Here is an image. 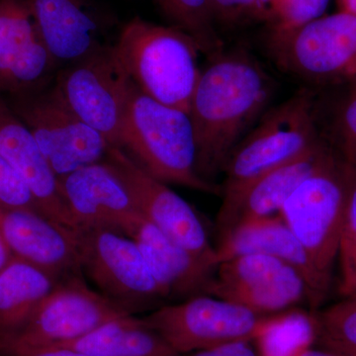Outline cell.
Returning a JSON list of instances; mask_svg holds the SVG:
<instances>
[{"label": "cell", "instance_id": "obj_6", "mask_svg": "<svg viewBox=\"0 0 356 356\" xmlns=\"http://www.w3.org/2000/svg\"><path fill=\"white\" fill-rule=\"evenodd\" d=\"M267 50L274 64L311 84L356 79V15L337 11L287 31H269Z\"/></svg>", "mask_w": 356, "mask_h": 356}, {"label": "cell", "instance_id": "obj_12", "mask_svg": "<svg viewBox=\"0 0 356 356\" xmlns=\"http://www.w3.org/2000/svg\"><path fill=\"white\" fill-rule=\"evenodd\" d=\"M208 295L259 314L275 315L314 306L310 288L297 269L259 254L238 255L218 264Z\"/></svg>", "mask_w": 356, "mask_h": 356}, {"label": "cell", "instance_id": "obj_35", "mask_svg": "<svg viewBox=\"0 0 356 356\" xmlns=\"http://www.w3.org/2000/svg\"><path fill=\"white\" fill-rule=\"evenodd\" d=\"M298 356H343L325 348H316L314 346L302 351Z\"/></svg>", "mask_w": 356, "mask_h": 356}, {"label": "cell", "instance_id": "obj_18", "mask_svg": "<svg viewBox=\"0 0 356 356\" xmlns=\"http://www.w3.org/2000/svg\"><path fill=\"white\" fill-rule=\"evenodd\" d=\"M0 156L22 178L38 204L40 212L70 232L76 231L58 177L46 161L27 126L0 96Z\"/></svg>", "mask_w": 356, "mask_h": 356}, {"label": "cell", "instance_id": "obj_26", "mask_svg": "<svg viewBox=\"0 0 356 356\" xmlns=\"http://www.w3.org/2000/svg\"><path fill=\"white\" fill-rule=\"evenodd\" d=\"M318 343L339 355L356 353V294L316 315Z\"/></svg>", "mask_w": 356, "mask_h": 356}, {"label": "cell", "instance_id": "obj_36", "mask_svg": "<svg viewBox=\"0 0 356 356\" xmlns=\"http://www.w3.org/2000/svg\"><path fill=\"white\" fill-rule=\"evenodd\" d=\"M339 11L356 15V0H337Z\"/></svg>", "mask_w": 356, "mask_h": 356}, {"label": "cell", "instance_id": "obj_5", "mask_svg": "<svg viewBox=\"0 0 356 356\" xmlns=\"http://www.w3.org/2000/svg\"><path fill=\"white\" fill-rule=\"evenodd\" d=\"M350 173V163L330 145L280 214L318 273L330 282L343 236Z\"/></svg>", "mask_w": 356, "mask_h": 356}, {"label": "cell", "instance_id": "obj_21", "mask_svg": "<svg viewBox=\"0 0 356 356\" xmlns=\"http://www.w3.org/2000/svg\"><path fill=\"white\" fill-rule=\"evenodd\" d=\"M139 247L165 300L208 294L217 266L180 247L144 220L130 236Z\"/></svg>", "mask_w": 356, "mask_h": 356}, {"label": "cell", "instance_id": "obj_24", "mask_svg": "<svg viewBox=\"0 0 356 356\" xmlns=\"http://www.w3.org/2000/svg\"><path fill=\"white\" fill-rule=\"evenodd\" d=\"M317 341L316 315L296 308L276 314L254 344L259 356H298Z\"/></svg>", "mask_w": 356, "mask_h": 356}, {"label": "cell", "instance_id": "obj_22", "mask_svg": "<svg viewBox=\"0 0 356 356\" xmlns=\"http://www.w3.org/2000/svg\"><path fill=\"white\" fill-rule=\"evenodd\" d=\"M67 348L89 356L179 355L144 318L134 315L116 318L74 341L46 348Z\"/></svg>", "mask_w": 356, "mask_h": 356}, {"label": "cell", "instance_id": "obj_25", "mask_svg": "<svg viewBox=\"0 0 356 356\" xmlns=\"http://www.w3.org/2000/svg\"><path fill=\"white\" fill-rule=\"evenodd\" d=\"M173 27L188 35L208 58L224 50L209 0H156Z\"/></svg>", "mask_w": 356, "mask_h": 356}, {"label": "cell", "instance_id": "obj_13", "mask_svg": "<svg viewBox=\"0 0 356 356\" xmlns=\"http://www.w3.org/2000/svg\"><path fill=\"white\" fill-rule=\"evenodd\" d=\"M102 161L120 180L145 220L191 254L218 266L216 248L191 204L143 170L120 147H110Z\"/></svg>", "mask_w": 356, "mask_h": 356}, {"label": "cell", "instance_id": "obj_31", "mask_svg": "<svg viewBox=\"0 0 356 356\" xmlns=\"http://www.w3.org/2000/svg\"><path fill=\"white\" fill-rule=\"evenodd\" d=\"M0 207L40 213L38 204L22 178L0 156ZM42 215V214H41Z\"/></svg>", "mask_w": 356, "mask_h": 356}, {"label": "cell", "instance_id": "obj_17", "mask_svg": "<svg viewBox=\"0 0 356 356\" xmlns=\"http://www.w3.org/2000/svg\"><path fill=\"white\" fill-rule=\"evenodd\" d=\"M40 36L57 65L109 46L108 21L91 0H28Z\"/></svg>", "mask_w": 356, "mask_h": 356}, {"label": "cell", "instance_id": "obj_9", "mask_svg": "<svg viewBox=\"0 0 356 356\" xmlns=\"http://www.w3.org/2000/svg\"><path fill=\"white\" fill-rule=\"evenodd\" d=\"M11 108L29 129L58 177L102 163L112 147L67 106L55 86L15 96Z\"/></svg>", "mask_w": 356, "mask_h": 356}, {"label": "cell", "instance_id": "obj_1", "mask_svg": "<svg viewBox=\"0 0 356 356\" xmlns=\"http://www.w3.org/2000/svg\"><path fill=\"white\" fill-rule=\"evenodd\" d=\"M189 105L197 149V170L206 181L215 177L240 140L270 108L276 81L243 48L208 58Z\"/></svg>", "mask_w": 356, "mask_h": 356}, {"label": "cell", "instance_id": "obj_33", "mask_svg": "<svg viewBox=\"0 0 356 356\" xmlns=\"http://www.w3.org/2000/svg\"><path fill=\"white\" fill-rule=\"evenodd\" d=\"M16 356H89L84 353H79L67 348H42V350H36L27 351V353H21Z\"/></svg>", "mask_w": 356, "mask_h": 356}, {"label": "cell", "instance_id": "obj_19", "mask_svg": "<svg viewBox=\"0 0 356 356\" xmlns=\"http://www.w3.org/2000/svg\"><path fill=\"white\" fill-rule=\"evenodd\" d=\"M218 264L238 255L259 254L286 262L299 271L313 296L314 307L322 303L331 282L314 266L305 248L280 215L236 225L220 234L216 245Z\"/></svg>", "mask_w": 356, "mask_h": 356}, {"label": "cell", "instance_id": "obj_23", "mask_svg": "<svg viewBox=\"0 0 356 356\" xmlns=\"http://www.w3.org/2000/svg\"><path fill=\"white\" fill-rule=\"evenodd\" d=\"M56 284L44 271L13 257L0 271V339L19 331Z\"/></svg>", "mask_w": 356, "mask_h": 356}, {"label": "cell", "instance_id": "obj_30", "mask_svg": "<svg viewBox=\"0 0 356 356\" xmlns=\"http://www.w3.org/2000/svg\"><path fill=\"white\" fill-rule=\"evenodd\" d=\"M216 22L238 27L270 21L268 6L264 0H209Z\"/></svg>", "mask_w": 356, "mask_h": 356}, {"label": "cell", "instance_id": "obj_28", "mask_svg": "<svg viewBox=\"0 0 356 356\" xmlns=\"http://www.w3.org/2000/svg\"><path fill=\"white\" fill-rule=\"evenodd\" d=\"M329 143L344 161L356 168V79L337 102L329 127Z\"/></svg>", "mask_w": 356, "mask_h": 356}, {"label": "cell", "instance_id": "obj_8", "mask_svg": "<svg viewBox=\"0 0 356 356\" xmlns=\"http://www.w3.org/2000/svg\"><path fill=\"white\" fill-rule=\"evenodd\" d=\"M275 315H259L233 302L202 294L159 307L144 320L177 355H186L254 341Z\"/></svg>", "mask_w": 356, "mask_h": 356}, {"label": "cell", "instance_id": "obj_34", "mask_svg": "<svg viewBox=\"0 0 356 356\" xmlns=\"http://www.w3.org/2000/svg\"><path fill=\"white\" fill-rule=\"evenodd\" d=\"M13 259V255L11 254L9 248L7 247L6 241H4L1 232H0V271L6 268Z\"/></svg>", "mask_w": 356, "mask_h": 356}, {"label": "cell", "instance_id": "obj_7", "mask_svg": "<svg viewBox=\"0 0 356 356\" xmlns=\"http://www.w3.org/2000/svg\"><path fill=\"white\" fill-rule=\"evenodd\" d=\"M127 307L95 291L81 274L58 281L22 327L0 339V356H16L74 341L116 318Z\"/></svg>", "mask_w": 356, "mask_h": 356}, {"label": "cell", "instance_id": "obj_14", "mask_svg": "<svg viewBox=\"0 0 356 356\" xmlns=\"http://www.w3.org/2000/svg\"><path fill=\"white\" fill-rule=\"evenodd\" d=\"M58 182L76 229H111L130 238L145 220L103 161L58 177Z\"/></svg>", "mask_w": 356, "mask_h": 356}, {"label": "cell", "instance_id": "obj_11", "mask_svg": "<svg viewBox=\"0 0 356 356\" xmlns=\"http://www.w3.org/2000/svg\"><path fill=\"white\" fill-rule=\"evenodd\" d=\"M81 270L104 296L133 313L163 301L137 243L120 232L77 228L74 232Z\"/></svg>", "mask_w": 356, "mask_h": 356}, {"label": "cell", "instance_id": "obj_20", "mask_svg": "<svg viewBox=\"0 0 356 356\" xmlns=\"http://www.w3.org/2000/svg\"><path fill=\"white\" fill-rule=\"evenodd\" d=\"M329 146L324 139L308 153L257 178L238 193L222 198L217 219L219 233L241 222L280 215L287 199L318 165Z\"/></svg>", "mask_w": 356, "mask_h": 356}, {"label": "cell", "instance_id": "obj_29", "mask_svg": "<svg viewBox=\"0 0 356 356\" xmlns=\"http://www.w3.org/2000/svg\"><path fill=\"white\" fill-rule=\"evenodd\" d=\"M331 0H268L269 31L294 29L324 15Z\"/></svg>", "mask_w": 356, "mask_h": 356}, {"label": "cell", "instance_id": "obj_10", "mask_svg": "<svg viewBox=\"0 0 356 356\" xmlns=\"http://www.w3.org/2000/svg\"><path fill=\"white\" fill-rule=\"evenodd\" d=\"M54 86L84 123L117 147L135 83L117 57L113 44L65 65Z\"/></svg>", "mask_w": 356, "mask_h": 356}, {"label": "cell", "instance_id": "obj_32", "mask_svg": "<svg viewBox=\"0 0 356 356\" xmlns=\"http://www.w3.org/2000/svg\"><path fill=\"white\" fill-rule=\"evenodd\" d=\"M177 356H259L254 341H240Z\"/></svg>", "mask_w": 356, "mask_h": 356}, {"label": "cell", "instance_id": "obj_3", "mask_svg": "<svg viewBox=\"0 0 356 356\" xmlns=\"http://www.w3.org/2000/svg\"><path fill=\"white\" fill-rule=\"evenodd\" d=\"M113 48L143 93L188 113L201 72V51L188 35L136 17L122 28Z\"/></svg>", "mask_w": 356, "mask_h": 356}, {"label": "cell", "instance_id": "obj_37", "mask_svg": "<svg viewBox=\"0 0 356 356\" xmlns=\"http://www.w3.org/2000/svg\"><path fill=\"white\" fill-rule=\"evenodd\" d=\"M343 356H356V353H353V355H343Z\"/></svg>", "mask_w": 356, "mask_h": 356}, {"label": "cell", "instance_id": "obj_2", "mask_svg": "<svg viewBox=\"0 0 356 356\" xmlns=\"http://www.w3.org/2000/svg\"><path fill=\"white\" fill-rule=\"evenodd\" d=\"M152 177L204 193L221 195L222 187L197 170V149L189 114L156 102L134 88L118 145Z\"/></svg>", "mask_w": 356, "mask_h": 356}, {"label": "cell", "instance_id": "obj_4", "mask_svg": "<svg viewBox=\"0 0 356 356\" xmlns=\"http://www.w3.org/2000/svg\"><path fill=\"white\" fill-rule=\"evenodd\" d=\"M324 140L318 130L317 102L302 88L270 107L229 154L222 172V197L242 191L261 175L308 153Z\"/></svg>", "mask_w": 356, "mask_h": 356}, {"label": "cell", "instance_id": "obj_38", "mask_svg": "<svg viewBox=\"0 0 356 356\" xmlns=\"http://www.w3.org/2000/svg\"><path fill=\"white\" fill-rule=\"evenodd\" d=\"M264 2L267 4V2H268V0H264Z\"/></svg>", "mask_w": 356, "mask_h": 356}, {"label": "cell", "instance_id": "obj_16", "mask_svg": "<svg viewBox=\"0 0 356 356\" xmlns=\"http://www.w3.org/2000/svg\"><path fill=\"white\" fill-rule=\"evenodd\" d=\"M0 232L15 259L60 281L81 273L74 232L40 213L0 207Z\"/></svg>", "mask_w": 356, "mask_h": 356}, {"label": "cell", "instance_id": "obj_15", "mask_svg": "<svg viewBox=\"0 0 356 356\" xmlns=\"http://www.w3.org/2000/svg\"><path fill=\"white\" fill-rule=\"evenodd\" d=\"M56 65L29 1L0 0V90L13 96L39 90Z\"/></svg>", "mask_w": 356, "mask_h": 356}, {"label": "cell", "instance_id": "obj_27", "mask_svg": "<svg viewBox=\"0 0 356 356\" xmlns=\"http://www.w3.org/2000/svg\"><path fill=\"white\" fill-rule=\"evenodd\" d=\"M337 261L341 268L339 294L343 298L356 294V168L351 165L346 218Z\"/></svg>", "mask_w": 356, "mask_h": 356}]
</instances>
